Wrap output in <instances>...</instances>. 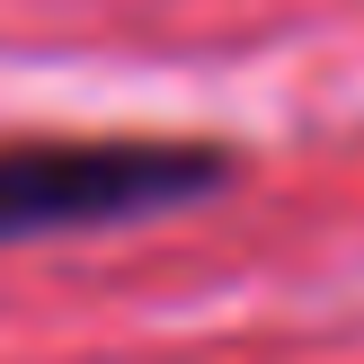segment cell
I'll return each mask as SVG.
<instances>
[{
	"mask_svg": "<svg viewBox=\"0 0 364 364\" xmlns=\"http://www.w3.org/2000/svg\"><path fill=\"white\" fill-rule=\"evenodd\" d=\"M231 178H240V160L223 142H187V134H36V142H0V240L151 223V213L223 196Z\"/></svg>",
	"mask_w": 364,
	"mask_h": 364,
	"instance_id": "6da1fadb",
	"label": "cell"
}]
</instances>
